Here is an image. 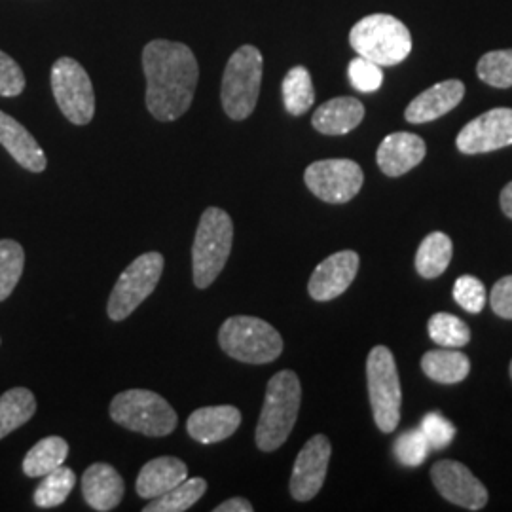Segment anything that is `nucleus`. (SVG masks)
<instances>
[{"label": "nucleus", "mask_w": 512, "mask_h": 512, "mask_svg": "<svg viewBox=\"0 0 512 512\" xmlns=\"http://www.w3.org/2000/svg\"><path fill=\"white\" fill-rule=\"evenodd\" d=\"M465 84L461 80H444L421 92L404 110V118L410 124H427L456 109L463 101Z\"/></svg>", "instance_id": "obj_18"}, {"label": "nucleus", "mask_w": 512, "mask_h": 512, "mask_svg": "<svg viewBox=\"0 0 512 512\" xmlns=\"http://www.w3.org/2000/svg\"><path fill=\"white\" fill-rule=\"evenodd\" d=\"M147 107L160 122H175L190 109L200 78L194 52L183 42L152 40L143 50Z\"/></svg>", "instance_id": "obj_1"}, {"label": "nucleus", "mask_w": 512, "mask_h": 512, "mask_svg": "<svg viewBox=\"0 0 512 512\" xmlns=\"http://www.w3.org/2000/svg\"><path fill=\"white\" fill-rule=\"evenodd\" d=\"M478 78L492 88H512V50H495L482 55L476 65Z\"/></svg>", "instance_id": "obj_32"}, {"label": "nucleus", "mask_w": 512, "mask_h": 512, "mask_svg": "<svg viewBox=\"0 0 512 512\" xmlns=\"http://www.w3.org/2000/svg\"><path fill=\"white\" fill-rule=\"evenodd\" d=\"M511 378H512V361H511Z\"/></svg>", "instance_id": "obj_41"}, {"label": "nucleus", "mask_w": 512, "mask_h": 512, "mask_svg": "<svg viewBox=\"0 0 512 512\" xmlns=\"http://www.w3.org/2000/svg\"><path fill=\"white\" fill-rule=\"evenodd\" d=\"M262 69V54L251 44L241 46L228 59L222 76L220 99L224 112L232 120L239 122L253 114L262 86Z\"/></svg>", "instance_id": "obj_6"}, {"label": "nucleus", "mask_w": 512, "mask_h": 512, "mask_svg": "<svg viewBox=\"0 0 512 512\" xmlns=\"http://www.w3.org/2000/svg\"><path fill=\"white\" fill-rule=\"evenodd\" d=\"M76 484V475L69 467H57L52 473L42 476V482L35 490V505L40 509H54L67 501Z\"/></svg>", "instance_id": "obj_29"}, {"label": "nucleus", "mask_w": 512, "mask_h": 512, "mask_svg": "<svg viewBox=\"0 0 512 512\" xmlns=\"http://www.w3.org/2000/svg\"><path fill=\"white\" fill-rule=\"evenodd\" d=\"M234 243V222L220 207L203 211L192 247V270L198 289H207L224 270Z\"/></svg>", "instance_id": "obj_4"}, {"label": "nucleus", "mask_w": 512, "mask_h": 512, "mask_svg": "<svg viewBox=\"0 0 512 512\" xmlns=\"http://www.w3.org/2000/svg\"><path fill=\"white\" fill-rule=\"evenodd\" d=\"M366 382L374 421L380 431L391 433L401 421V378L395 357L385 346H376L366 359Z\"/></svg>", "instance_id": "obj_8"}, {"label": "nucleus", "mask_w": 512, "mask_h": 512, "mask_svg": "<svg viewBox=\"0 0 512 512\" xmlns=\"http://www.w3.org/2000/svg\"><path fill=\"white\" fill-rule=\"evenodd\" d=\"M454 300L469 313H480L486 304V287L475 275H461L454 285Z\"/></svg>", "instance_id": "obj_35"}, {"label": "nucleus", "mask_w": 512, "mask_h": 512, "mask_svg": "<svg viewBox=\"0 0 512 512\" xmlns=\"http://www.w3.org/2000/svg\"><path fill=\"white\" fill-rule=\"evenodd\" d=\"M427 330L431 340L440 348L459 349L471 342V330L467 323L452 313H435L427 323Z\"/></svg>", "instance_id": "obj_30"}, {"label": "nucleus", "mask_w": 512, "mask_h": 512, "mask_svg": "<svg viewBox=\"0 0 512 512\" xmlns=\"http://www.w3.org/2000/svg\"><path fill=\"white\" fill-rule=\"evenodd\" d=\"M425 141L416 133L397 131L387 135L376 152V162L387 177H401L423 162Z\"/></svg>", "instance_id": "obj_16"}, {"label": "nucleus", "mask_w": 512, "mask_h": 512, "mask_svg": "<svg viewBox=\"0 0 512 512\" xmlns=\"http://www.w3.org/2000/svg\"><path fill=\"white\" fill-rule=\"evenodd\" d=\"M25 268L23 247L14 239H0V302L14 293Z\"/></svg>", "instance_id": "obj_31"}, {"label": "nucleus", "mask_w": 512, "mask_h": 512, "mask_svg": "<svg viewBox=\"0 0 512 512\" xmlns=\"http://www.w3.org/2000/svg\"><path fill=\"white\" fill-rule=\"evenodd\" d=\"M463 154H486L512 145V109H492L471 120L456 139Z\"/></svg>", "instance_id": "obj_13"}, {"label": "nucleus", "mask_w": 512, "mask_h": 512, "mask_svg": "<svg viewBox=\"0 0 512 512\" xmlns=\"http://www.w3.org/2000/svg\"><path fill=\"white\" fill-rule=\"evenodd\" d=\"M219 344L224 353L247 365H268L283 351L281 334L270 323L249 315L226 319L219 330Z\"/></svg>", "instance_id": "obj_5"}, {"label": "nucleus", "mask_w": 512, "mask_h": 512, "mask_svg": "<svg viewBox=\"0 0 512 512\" xmlns=\"http://www.w3.org/2000/svg\"><path fill=\"white\" fill-rule=\"evenodd\" d=\"M349 44L357 55L380 67L399 65L412 52L408 27L389 14H372L357 21L349 33Z\"/></svg>", "instance_id": "obj_3"}, {"label": "nucleus", "mask_w": 512, "mask_h": 512, "mask_svg": "<svg viewBox=\"0 0 512 512\" xmlns=\"http://www.w3.org/2000/svg\"><path fill=\"white\" fill-rule=\"evenodd\" d=\"M454 245L444 232H433L421 241L416 253V270L425 279H435L446 272L452 262Z\"/></svg>", "instance_id": "obj_25"}, {"label": "nucleus", "mask_w": 512, "mask_h": 512, "mask_svg": "<svg viewBox=\"0 0 512 512\" xmlns=\"http://www.w3.org/2000/svg\"><path fill=\"white\" fill-rule=\"evenodd\" d=\"M215 512H253V505L243 497H234L220 503L219 507H215Z\"/></svg>", "instance_id": "obj_39"}, {"label": "nucleus", "mask_w": 512, "mask_h": 512, "mask_svg": "<svg viewBox=\"0 0 512 512\" xmlns=\"http://www.w3.org/2000/svg\"><path fill=\"white\" fill-rule=\"evenodd\" d=\"M490 304L499 317L512 319V275L501 277L495 283L490 293Z\"/></svg>", "instance_id": "obj_38"}, {"label": "nucleus", "mask_w": 512, "mask_h": 512, "mask_svg": "<svg viewBox=\"0 0 512 512\" xmlns=\"http://www.w3.org/2000/svg\"><path fill=\"white\" fill-rule=\"evenodd\" d=\"M241 425V412L236 406H203L190 414L186 431L200 444H215L230 439Z\"/></svg>", "instance_id": "obj_17"}, {"label": "nucleus", "mask_w": 512, "mask_h": 512, "mask_svg": "<svg viewBox=\"0 0 512 512\" xmlns=\"http://www.w3.org/2000/svg\"><path fill=\"white\" fill-rule=\"evenodd\" d=\"M431 480L446 501L467 511H480L488 503V490L463 463L442 459L433 465Z\"/></svg>", "instance_id": "obj_12"}, {"label": "nucleus", "mask_w": 512, "mask_h": 512, "mask_svg": "<svg viewBox=\"0 0 512 512\" xmlns=\"http://www.w3.org/2000/svg\"><path fill=\"white\" fill-rule=\"evenodd\" d=\"M501 209L509 219H512V183L507 184L501 192Z\"/></svg>", "instance_id": "obj_40"}, {"label": "nucleus", "mask_w": 512, "mask_h": 512, "mask_svg": "<svg viewBox=\"0 0 512 512\" xmlns=\"http://www.w3.org/2000/svg\"><path fill=\"white\" fill-rule=\"evenodd\" d=\"M311 194L327 203H348L361 192L365 175L353 160H319L304 173Z\"/></svg>", "instance_id": "obj_11"}, {"label": "nucleus", "mask_w": 512, "mask_h": 512, "mask_svg": "<svg viewBox=\"0 0 512 512\" xmlns=\"http://www.w3.org/2000/svg\"><path fill=\"white\" fill-rule=\"evenodd\" d=\"M283 103L285 109L293 116H302L313 107L315 90L311 82V74L306 67H293L283 78Z\"/></svg>", "instance_id": "obj_28"}, {"label": "nucleus", "mask_w": 512, "mask_h": 512, "mask_svg": "<svg viewBox=\"0 0 512 512\" xmlns=\"http://www.w3.org/2000/svg\"><path fill=\"white\" fill-rule=\"evenodd\" d=\"M348 76L351 86L363 93L378 92L384 84L382 67L361 55L349 63Z\"/></svg>", "instance_id": "obj_34"}, {"label": "nucleus", "mask_w": 512, "mask_h": 512, "mask_svg": "<svg viewBox=\"0 0 512 512\" xmlns=\"http://www.w3.org/2000/svg\"><path fill=\"white\" fill-rule=\"evenodd\" d=\"M332 446L325 435L311 437L294 461L291 495L296 501H310L325 484Z\"/></svg>", "instance_id": "obj_14"}, {"label": "nucleus", "mask_w": 512, "mask_h": 512, "mask_svg": "<svg viewBox=\"0 0 512 512\" xmlns=\"http://www.w3.org/2000/svg\"><path fill=\"white\" fill-rule=\"evenodd\" d=\"M186 478L188 467L181 459L169 456L152 459L137 476V494L145 499H156L179 486Z\"/></svg>", "instance_id": "obj_22"}, {"label": "nucleus", "mask_w": 512, "mask_h": 512, "mask_svg": "<svg viewBox=\"0 0 512 512\" xmlns=\"http://www.w3.org/2000/svg\"><path fill=\"white\" fill-rule=\"evenodd\" d=\"M164 272V256L156 251L137 256L122 272L110 293L109 317L112 321H124L137 310L160 283Z\"/></svg>", "instance_id": "obj_9"}, {"label": "nucleus", "mask_w": 512, "mask_h": 512, "mask_svg": "<svg viewBox=\"0 0 512 512\" xmlns=\"http://www.w3.org/2000/svg\"><path fill=\"white\" fill-rule=\"evenodd\" d=\"M302 403V385L293 370H281L268 382L256 425V446L262 452L281 448L293 433Z\"/></svg>", "instance_id": "obj_2"}, {"label": "nucleus", "mask_w": 512, "mask_h": 512, "mask_svg": "<svg viewBox=\"0 0 512 512\" xmlns=\"http://www.w3.org/2000/svg\"><path fill=\"white\" fill-rule=\"evenodd\" d=\"M110 418L129 431L165 437L177 427V412L162 395L148 389H128L110 403Z\"/></svg>", "instance_id": "obj_7"}, {"label": "nucleus", "mask_w": 512, "mask_h": 512, "mask_svg": "<svg viewBox=\"0 0 512 512\" xmlns=\"http://www.w3.org/2000/svg\"><path fill=\"white\" fill-rule=\"evenodd\" d=\"M420 429L427 442L431 444V448H437V450H442L448 444H452V440L456 437L454 423L446 420L439 412H429L421 420Z\"/></svg>", "instance_id": "obj_36"}, {"label": "nucleus", "mask_w": 512, "mask_h": 512, "mask_svg": "<svg viewBox=\"0 0 512 512\" xmlns=\"http://www.w3.org/2000/svg\"><path fill=\"white\" fill-rule=\"evenodd\" d=\"M393 452L406 467H418L429 456L431 444L427 442L421 429H410L395 440Z\"/></svg>", "instance_id": "obj_33"}, {"label": "nucleus", "mask_w": 512, "mask_h": 512, "mask_svg": "<svg viewBox=\"0 0 512 512\" xmlns=\"http://www.w3.org/2000/svg\"><path fill=\"white\" fill-rule=\"evenodd\" d=\"M52 90L63 116L74 126H86L95 114V92L86 69L73 59L61 57L52 67Z\"/></svg>", "instance_id": "obj_10"}, {"label": "nucleus", "mask_w": 512, "mask_h": 512, "mask_svg": "<svg viewBox=\"0 0 512 512\" xmlns=\"http://www.w3.org/2000/svg\"><path fill=\"white\" fill-rule=\"evenodd\" d=\"M421 370L433 382L459 384L469 376L471 361L458 349H433L421 357Z\"/></svg>", "instance_id": "obj_23"}, {"label": "nucleus", "mask_w": 512, "mask_h": 512, "mask_svg": "<svg viewBox=\"0 0 512 512\" xmlns=\"http://www.w3.org/2000/svg\"><path fill=\"white\" fill-rule=\"evenodd\" d=\"M0 145L8 154L31 173H42L48 165L46 154L37 139L19 124L16 118L0 110Z\"/></svg>", "instance_id": "obj_20"}, {"label": "nucleus", "mask_w": 512, "mask_h": 512, "mask_svg": "<svg viewBox=\"0 0 512 512\" xmlns=\"http://www.w3.org/2000/svg\"><path fill=\"white\" fill-rule=\"evenodd\" d=\"M69 456V444L61 437H46L27 452L23 459V473L31 478L46 476L65 463Z\"/></svg>", "instance_id": "obj_26"}, {"label": "nucleus", "mask_w": 512, "mask_h": 512, "mask_svg": "<svg viewBox=\"0 0 512 512\" xmlns=\"http://www.w3.org/2000/svg\"><path fill=\"white\" fill-rule=\"evenodd\" d=\"M207 492V482L202 476L186 478L173 490L156 497L150 505L145 507V512H184L192 505H196L203 494Z\"/></svg>", "instance_id": "obj_27"}, {"label": "nucleus", "mask_w": 512, "mask_h": 512, "mask_svg": "<svg viewBox=\"0 0 512 512\" xmlns=\"http://www.w3.org/2000/svg\"><path fill=\"white\" fill-rule=\"evenodd\" d=\"M365 118V107L355 97H334L315 110L311 124L323 135H346Z\"/></svg>", "instance_id": "obj_21"}, {"label": "nucleus", "mask_w": 512, "mask_h": 512, "mask_svg": "<svg viewBox=\"0 0 512 512\" xmlns=\"http://www.w3.org/2000/svg\"><path fill=\"white\" fill-rule=\"evenodd\" d=\"M37 412V399L27 387H14L0 397V439L25 425Z\"/></svg>", "instance_id": "obj_24"}, {"label": "nucleus", "mask_w": 512, "mask_h": 512, "mask_svg": "<svg viewBox=\"0 0 512 512\" xmlns=\"http://www.w3.org/2000/svg\"><path fill=\"white\" fill-rule=\"evenodd\" d=\"M124 492V478L109 463H93L82 476V494L86 503L95 511L116 509Z\"/></svg>", "instance_id": "obj_19"}, {"label": "nucleus", "mask_w": 512, "mask_h": 512, "mask_svg": "<svg viewBox=\"0 0 512 512\" xmlns=\"http://www.w3.org/2000/svg\"><path fill=\"white\" fill-rule=\"evenodd\" d=\"M25 90V74L18 63L0 50V95L18 97Z\"/></svg>", "instance_id": "obj_37"}, {"label": "nucleus", "mask_w": 512, "mask_h": 512, "mask_svg": "<svg viewBox=\"0 0 512 512\" xmlns=\"http://www.w3.org/2000/svg\"><path fill=\"white\" fill-rule=\"evenodd\" d=\"M359 255L355 251H340L325 258L311 274L308 291L313 300L329 302L346 293L359 272Z\"/></svg>", "instance_id": "obj_15"}]
</instances>
